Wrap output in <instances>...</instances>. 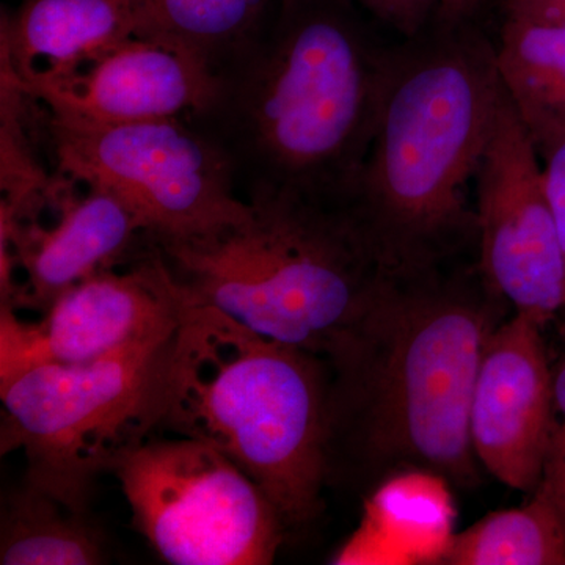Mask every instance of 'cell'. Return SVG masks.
Listing matches in <instances>:
<instances>
[{
    "mask_svg": "<svg viewBox=\"0 0 565 565\" xmlns=\"http://www.w3.org/2000/svg\"><path fill=\"white\" fill-rule=\"evenodd\" d=\"M51 203L57 217L50 225L0 212V275H24L13 311L44 313L71 286L125 266L151 243L137 215L103 189L77 196L70 182H55Z\"/></svg>",
    "mask_w": 565,
    "mask_h": 565,
    "instance_id": "cell-13",
    "label": "cell"
},
{
    "mask_svg": "<svg viewBox=\"0 0 565 565\" xmlns=\"http://www.w3.org/2000/svg\"><path fill=\"white\" fill-rule=\"evenodd\" d=\"M13 79L51 114L95 122L191 118L210 106L218 85L217 71L200 55L139 35L66 73Z\"/></svg>",
    "mask_w": 565,
    "mask_h": 565,
    "instance_id": "cell-11",
    "label": "cell"
},
{
    "mask_svg": "<svg viewBox=\"0 0 565 565\" xmlns=\"http://www.w3.org/2000/svg\"><path fill=\"white\" fill-rule=\"evenodd\" d=\"M366 9L412 40L422 32L429 11L437 9V0H367Z\"/></svg>",
    "mask_w": 565,
    "mask_h": 565,
    "instance_id": "cell-20",
    "label": "cell"
},
{
    "mask_svg": "<svg viewBox=\"0 0 565 565\" xmlns=\"http://www.w3.org/2000/svg\"><path fill=\"white\" fill-rule=\"evenodd\" d=\"M132 525L172 565H269L286 525L262 487L199 438L151 435L110 471Z\"/></svg>",
    "mask_w": 565,
    "mask_h": 565,
    "instance_id": "cell-8",
    "label": "cell"
},
{
    "mask_svg": "<svg viewBox=\"0 0 565 565\" xmlns=\"http://www.w3.org/2000/svg\"><path fill=\"white\" fill-rule=\"evenodd\" d=\"M393 58L340 11L281 0L277 20L217 71L214 99L189 120L225 152L247 195L348 204Z\"/></svg>",
    "mask_w": 565,
    "mask_h": 565,
    "instance_id": "cell-2",
    "label": "cell"
},
{
    "mask_svg": "<svg viewBox=\"0 0 565 565\" xmlns=\"http://www.w3.org/2000/svg\"><path fill=\"white\" fill-rule=\"evenodd\" d=\"M46 132L63 180L114 193L156 245L211 236L250 214L225 152L189 118L95 122L47 111Z\"/></svg>",
    "mask_w": 565,
    "mask_h": 565,
    "instance_id": "cell-7",
    "label": "cell"
},
{
    "mask_svg": "<svg viewBox=\"0 0 565 565\" xmlns=\"http://www.w3.org/2000/svg\"><path fill=\"white\" fill-rule=\"evenodd\" d=\"M360 3H363L364 7H366L367 0H359Z\"/></svg>",
    "mask_w": 565,
    "mask_h": 565,
    "instance_id": "cell-25",
    "label": "cell"
},
{
    "mask_svg": "<svg viewBox=\"0 0 565 565\" xmlns=\"http://www.w3.org/2000/svg\"><path fill=\"white\" fill-rule=\"evenodd\" d=\"M189 297L154 243L125 269L103 270L71 286L36 322L0 308V381L43 363L93 362L173 337Z\"/></svg>",
    "mask_w": 565,
    "mask_h": 565,
    "instance_id": "cell-10",
    "label": "cell"
},
{
    "mask_svg": "<svg viewBox=\"0 0 565 565\" xmlns=\"http://www.w3.org/2000/svg\"><path fill=\"white\" fill-rule=\"evenodd\" d=\"M107 563L103 531L88 514L24 481L2 500L0 564L98 565Z\"/></svg>",
    "mask_w": 565,
    "mask_h": 565,
    "instance_id": "cell-16",
    "label": "cell"
},
{
    "mask_svg": "<svg viewBox=\"0 0 565 565\" xmlns=\"http://www.w3.org/2000/svg\"><path fill=\"white\" fill-rule=\"evenodd\" d=\"M503 96L494 50L441 35L394 51L373 143L349 206L390 273L445 266L476 228V178Z\"/></svg>",
    "mask_w": 565,
    "mask_h": 565,
    "instance_id": "cell-3",
    "label": "cell"
},
{
    "mask_svg": "<svg viewBox=\"0 0 565 565\" xmlns=\"http://www.w3.org/2000/svg\"><path fill=\"white\" fill-rule=\"evenodd\" d=\"M565 7V0H508V18L533 21L545 11Z\"/></svg>",
    "mask_w": 565,
    "mask_h": 565,
    "instance_id": "cell-22",
    "label": "cell"
},
{
    "mask_svg": "<svg viewBox=\"0 0 565 565\" xmlns=\"http://www.w3.org/2000/svg\"><path fill=\"white\" fill-rule=\"evenodd\" d=\"M327 392L321 356L189 297L161 429L221 449L262 487L286 527L307 525L321 514L329 484Z\"/></svg>",
    "mask_w": 565,
    "mask_h": 565,
    "instance_id": "cell-4",
    "label": "cell"
},
{
    "mask_svg": "<svg viewBox=\"0 0 565 565\" xmlns=\"http://www.w3.org/2000/svg\"><path fill=\"white\" fill-rule=\"evenodd\" d=\"M533 24H542V25H559V28H565V7H559V9H553L545 11V13L539 14L537 18H534Z\"/></svg>",
    "mask_w": 565,
    "mask_h": 565,
    "instance_id": "cell-24",
    "label": "cell"
},
{
    "mask_svg": "<svg viewBox=\"0 0 565 565\" xmlns=\"http://www.w3.org/2000/svg\"><path fill=\"white\" fill-rule=\"evenodd\" d=\"M542 323L519 313L487 341L471 399L476 459L498 481L533 493L544 473L555 392Z\"/></svg>",
    "mask_w": 565,
    "mask_h": 565,
    "instance_id": "cell-12",
    "label": "cell"
},
{
    "mask_svg": "<svg viewBox=\"0 0 565 565\" xmlns=\"http://www.w3.org/2000/svg\"><path fill=\"white\" fill-rule=\"evenodd\" d=\"M174 337L0 381L2 456L21 449L24 481L88 514L98 476L161 429Z\"/></svg>",
    "mask_w": 565,
    "mask_h": 565,
    "instance_id": "cell-6",
    "label": "cell"
},
{
    "mask_svg": "<svg viewBox=\"0 0 565 565\" xmlns=\"http://www.w3.org/2000/svg\"><path fill=\"white\" fill-rule=\"evenodd\" d=\"M139 36L177 44L215 71L250 46L278 0H136Z\"/></svg>",
    "mask_w": 565,
    "mask_h": 565,
    "instance_id": "cell-17",
    "label": "cell"
},
{
    "mask_svg": "<svg viewBox=\"0 0 565 565\" xmlns=\"http://www.w3.org/2000/svg\"><path fill=\"white\" fill-rule=\"evenodd\" d=\"M444 267L396 275L323 359L329 484H366L403 468L478 482L471 399L503 297L481 267Z\"/></svg>",
    "mask_w": 565,
    "mask_h": 565,
    "instance_id": "cell-1",
    "label": "cell"
},
{
    "mask_svg": "<svg viewBox=\"0 0 565 565\" xmlns=\"http://www.w3.org/2000/svg\"><path fill=\"white\" fill-rule=\"evenodd\" d=\"M498 76L537 151L565 139V28L508 18Z\"/></svg>",
    "mask_w": 565,
    "mask_h": 565,
    "instance_id": "cell-15",
    "label": "cell"
},
{
    "mask_svg": "<svg viewBox=\"0 0 565 565\" xmlns=\"http://www.w3.org/2000/svg\"><path fill=\"white\" fill-rule=\"evenodd\" d=\"M136 0H24L2 22V65L17 79L62 74L139 35Z\"/></svg>",
    "mask_w": 565,
    "mask_h": 565,
    "instance_id": "cell-14",
    "label": "cell"
},
{
    "mask_svg": "<svg viewBox=\"0 0 565 565\" xmlns=\"http://www.w3.org/2000/svg\"><path fill=\"white\" fill-rule=\"evenodd\" d=\"M475 180L479 267L515 311L544 326L565 308V253L541 156L504 88Z\"/></svg>",
    "mask_w": 565,
    "mask_h": 565,
    "instance_id": "cell-9",
    "label": "cell"
},
{
    "mask_svg": "<svg viewBox=\"0 0 565 565\" xmlns=\"http://www.w3.org/2000/svg\"><path fill=\"white\" fill-rule=\"evenodd\" d=\"M441 559L448 565L565 564V527L552 504L533 493L522 508L493 512L455 535Z\"/></svg>",
    "mask_w": 565,
    "mask_h": 565,
    "instance_id": "cell-18",
    "label": "cell"
},
{
    "mask_svg": "<svg viewBox=\"0 0 565 565\" xmlns=\"http://www.w3.org/2000/svg\"><path fill=\"white\" fill-rule=\"evenodd\" d=\"M247 202L244 222L158 247L195 302L326 359L396 275L349 204L286 192Z\"/></svg>",
    "mask_w": 565,
    "mask_h": 565,
    "instance_id": "cell-5",
    "label": "cell"
},
{
    "mask_svg": "<svg viewBox=\"0 0 565 565\" xmlns=\"http://www.w3.org/2000/svg\"><path fill=\"white\" fill-rule=\"evenodd\" d=\"M482 0H437V10L446 22H459L470 17Z\"/></svg>",
    "mask_w": 565,
    "mask_h": 565,
    "instance_id": "cell-23",
    "label": "cell"
},
{
    "mask_svg": "<svg viewBox=\"0 0 565 565\" xmlns=\"http://www.w3.org/2000/svg\"><path fill=\"white\" fill-rule=\"evenodd\" d=\"M544 170L546 195L555 214L565 253V139L539 152Z\"/></svg>",
    "mask_w": 565,
    "mask_h": 565,
    "instance_id": "cell-21",
    "label": "cell"
},
{
    "mask_svg": "<svg viewBox=\"0 0 565 565\" xmlns=\"http://www.w3.org/2000/svg\"><path fill=\"white\" fill-rule=\"evenodd\" d=\"M555 414L546 451L544 473L533 493L544 498L555 509L565 527V353L553 373Z\"/></svg>",
    "mask_w": 565,
    "mask_h": 565,
    "instance_id": "cell-19",
    "label": "cell"
}]
</instances>
